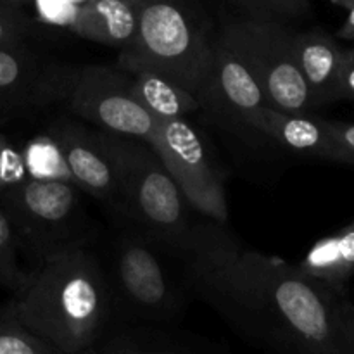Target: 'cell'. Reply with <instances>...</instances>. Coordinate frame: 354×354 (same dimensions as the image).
Segmentation results:
<instances>
[{"label": "cell", "mask_w": 354, "mask_h": 354, "mask_svg": "<svg viewBox=\"0 0 354 354\" xmlns=\"http://www.w3.org/2000/svg\"><path fill=\"white\" fill-rule=\"evenodd\" d=\"M211 45L206 26L182 0H142L137 33L121 48L116 66L128 73H156L196 97Z\"/></svg>", "instance_id": "cell-4"}, {"label": "cell", "mask_w": 354, "mask_h": 354, "mask_svg": "<svg viewBox=\"0 0 354 354\" xmlns=\"http://www.w3.org/2000/svg\"><path fill=\"white\" fill-rule=\"evenodd\" d=\"M158 245L140 230L120 235L113 245L107 277L113 310L120 304L135 324H168L185 308L182 289L166 270Z\"/></svg>", "instance_id": "cell-7"}, {"label": "cell", "mask_w": 354, "mask_h": 354, "mask_svg": "<svg viewBox=\"0 0 354 354\" xmlns=\"http://www.w3.org/2000/svg\"><path fill=\"white\" fill-rule=\"evenodd\" d=\"M82 66H73L23 44L0 47V109H45L64 104Z\"/></svg>", "instance_id": "cell-10"}, {"label": "cell", "mask_w": 354, "mask_h": 354, "mask_svg": "<svg viewBox=\"0 0 354 354\" xmlns=\"http://www.w3.org/2000/svg\"><path fill=\"white\" fill-rule=\"evenodd\" d=\"M292 35L287 23L242 16L228 19L216 37L244 62L261 88L266 106L310 114L317 107L297 64Z\"/></svg>", "instance_id": "cell-5"}, {"label": "cell", "mask_w": 354, "mask_h": 354, "mask_svg": "<svg viewBox=\"0 0 354 354\" xmlns=\"http://www.w3.org/2000/svg\"><path fill=\"white\" fill-rule=\"evenodd\" d=\"M30 178L24 152L14 147L6 135L0 133V190Z\"/></svg>", "instance_id": "cell-22"}, {"label": "cell", "mask_w": 354, "mask_h": 354, "mask_svg": "<svg viewBox=\"0 0 354 354\" xmlns=\"http://www.w3.org/2000/svg\"><path fill=\"white\" fill-rule=\"evenodd\" d=\"M245 127L251 135L273 140L297 156L346 162L344 152L332 137L330 121L313 116L311 113H286L275 107L263 106L249 114Z\"/></svg>", "instance_id": "cell-13"}, {"label": "cell", "mask_w": 354, "mask_h": 354, "mask_svg": "<svg viewBox=\"0 0 354 354\" xmlns=\"http://www.w3.org/2000/svg\"><path fill=\"white\" fill-rule=\"evenodd\" d=\"M244 16L287 23L310 14V0H232Z\"/></svg>", "instance_id": "cell-21"}, {"label": "cell", "mask_w": 354, "mask_h": 354, "mask_svg": "<svg viewBox=\"0 0 354 354\" xmlns=\"http://www.w3.org/2000/svg\"><path fill=\"white\" fill-rule=\"evenodd\" d=\"M196 97L201 109L241 137L251 135L245 127L249 114L266 106L265 95L249 69L218 37L213 38L209 64Z\"/></svg>", "instance_id": "cell-11"}, {"label": "cell", "mask_w": 354, "mask_h": 354, "mask_svg": "<svg viewBox=\"0 0 354 354\" xmlns=\"http://www.w3.org/2000/svg\"><path fill=\"white\" fill-rule=\"evenodd\" d=\"M9 306L24 327L66 354L95 348L114 311L107 275L82 244L38 263Z\"/></svg>", "instance_id": "cell-2"}, {"label": "cell", "mask_w": 354, "mask_h": 354, "mask_svg": "<svg viewBox=\"0 0 354 354\" xmlns=\"http://www.w3.org/2000/svg\"><path fill=\"white\" fill-rule=\"evenodd\" d=\"M113 166L118 207L159 245L180 252L192 230L187 201L154 149L144 140L97 130Z\"/></svg>", "instance_id": "cell-3"}, {"label": "cell", "mask_w": 354, "mask_h": 354, "mask_svg": "<svg viewBox=\"0 0 354 354\" xmlns=\"http://www.w3.org/2000/svg\"><path fill=\"white\" fill-rule=\"evenodd\" d=\"M0 354H66L24 327L9 303L0 308Z\"/></svg>", "instance_id": "cell-19"}, {"label": "cell", "mask_w": 354, "mask_h": 354, "mask_svg": "<svg viewBox=\"0 0 354 354\" xmlns=\"http://www.w3.org/2000/svg\"><path fill=\"white\" fill-rule=\"evenodd\" d=\"M332 2L348 10V17H346L344 24L337 35L346 40H354V0H332Z\"/></svg>", "instance_id": "cell-27"}, {"label": "cell", "mask_w": 354, "mask_h": 354, "mask_svg": "<svg viewBox=\"0 0 354 354\" xmlns=\"http://www.w3.org/2000/svg\"><path fill=\"white\" fill-rule=\"evenodd\" d=\"M0 2L9 3V6H14V7H23V6H26V3L33 2V0H0Z\"/></svg>", "instance_id": "cell-28"}, {"label": "cell", "mask_w": 354, "mask_h": 354, "mask_svg": "<svg viewBox=\"0 0 354 354\" xmlns=\"http://www.w3.org/2000/svg\"><path fill=\"white\" fill-rule=\"evenodd\" d=\"M332 137L337 142L339 149L344 152L346 162L354 165V123L330 121Z\"/></svg>", "instance_id": "cell-24"}, {"label": "cell", "mask_w": 354, "mask_h": 354, "mask_svg": "<svg viewBox=\"0 0 354 354\" xmlns=\"http://www.w3.org/2000/svg\"><path fill=\"white\" fill-rule=\"evenodd\" d=\"M50 138L71 182L95 199L118 206L113 166L100 147L95 131H90L76 121L59 120L52 124Z\"/></svg>", "instance_id": "cell-12"}, {"label": "cell", "mask_w": 354, "mask_h": 354, "mask_svg": "<svg viewBox=\"0 0 354 354\" xmlns=\"http://www.w3.org/2000/svg\"><path fill=\"white\" fill-rule=\"evenodd\" d=\"M140 3L142 0H86L73 10L68 26L86 40L124 48L137 33Z\"/></svg>", "instance_id": "cell-15"}, {"label": "cell", "mask_w": 354, "mask_h": 354, "mask_svg": "<svg viewBox=\"0 0 354 354\" xmlns=\"http://www.w3.org/2000/svg\"><path fill=\"white\" fill-rule=\"evenodd\" d=\"M130 75L135 97L154 118H185L201 109L192 93L156 73L133 71Z\"/></svg>", "instance_id": "cell-18"}, {"label": "cell", "mask_w": 354, "mask_h": 354, "mask_svg": "<svg viewBox=\"0 0 354 354\" xmlns=\"http://www.w3.org/2000/svg\"><path fill=\"white\" fill-rule=\"evenodd\" d=\"M341 97L354 102V48H344L342 55Z\"/></svg>", "instance_id": "cell-25"}, {"label": "cell", "mask_w": 354, "mask_h": 354, "mask_svg": "<svg viewBox=\"0 0 354 354\" xmlns=\"http://www.w3.org/2000/svg\"><path fill=\"white\" fill-rule=\"evenodd\" d=\"M342 327H344L346 354H354V304L348 297L342 306Z\"/></svg>", "instance_id": "cell-26"}, {"label": "cell", "mask_w": 354, "mask_h": 354, "mask_svg": "<svg viewBox=\"0 0 354 354\" xmlns=\"http://www.w3.org/2000/svg\"><path fill=\"white\" fill-rule=\"evenodd\" d=\"M297 268L313 279L341 287L354 277V221L337 234L318 241Z\"/></svg>", "instance_id": "cell-16"}, {"label": "cell", "mask_w": 354, "mask_h": 354, "mask_svg": "<svg viewBox=\"0 0 354 354\" xmlns=\"http://www.w3.org/2000/svg\"><path fill=\"white\" fill-rule=\"evenodd\" d=\"M93 349L99 354H207L144 325L107 328Z\"/></svg>", "instance_id": "cell-17"}, {"label": "cell", "mask_w": 354, "mask_h": 354, "mask_svg": "<svg viewBox=\"0 0 354 354\" xmlns=\"http://www.w3.org/2000/svg\"><path fill=\"white\" fill-rule=\"evenodd\" d=\"M30 31V21L21 7L0 2V47L23 44Z\"/></svg>", "instance_id": "cell-23"}, {"label": "cell", "mask_w": 354, "mask_h": 354, "mask_svg": "<svg viewBox=\"0 0 354 354\" xmlns=\"http://www.w3.org/2000/svg\"><path fill=\"white\" fill-rule=\"evenodd\" d=\"M19 249L12 223L0 207V286L12 292L23 289L31 275V272L21 268Z\"/></svg>", "instance_id": "cell-20"}, {"label": "cell", "mask_w": 354, "mask_h": 354, "mask_svg": "<svg viewBox=\"0 0 354 354\" xmlns=\"http://www.w3.org/2000/svg\"><path fill=\"white\" fill-rule=\"evenodd\" d=\"M151 145L175 180L187 204L203 216L227 223L223 175L211 159L199 131L185 118H156Z\"/></svg>", "instance_id": "cell-8"}, {"label": "cell", "mask_w": 354, "mask_h": 354, "mask_svg": "<svg viewBox=\"0 0 354 354\" xmlns=\"http://www.w3.org/2000/svg\"><path fill=\"white\" fill-rule=\"evenodd\" d=\"M180 254L194 292L244 334L286 354H346L341 287L245 248L213 220L192 225Z\"/></svg>", "instance_id": "cell-1"}, {"label": "cell", "mask_w": 354, "mask_h": 354, "mask_svg": "<svg viewBox=\"0 0 354 354\" xmlns=\"http://www.w3.org/2000/svg\"><path fill=\"white\" fill-rule=\"evenodd\" d=\"M83 354H99V353H97V351H95V349H93V348H92V349H88V351H86V353H83Z\"/></svg>", "instance_id": "cell-29"}, {"label": "cell", "mask_w": 354, "mask_h": 354, "mask_svg": "<svg viewBox=\"0 0 354 354\" xmlns=\"http://www.w3.org/2000/svg\"><path fill=\"white\" fill-rule=\"evenodd\" d=\"M0 207L35 266L52 252L82 244V201L69 180L30 176L0 190Z\"/></svg>", "instance_id": "cell-6"}, {"label": "cell", "mask_w": 354, "mask_h": 354, "mask_svg": "<svg viewBox=\"0 0 354 354\" xmlns=\"http://www.w3.org/2000/svg\"><path fill=\"white\" fill-rule=\"evenodd\" d=\"M64 106L100 130L144 142L158 123L135 97L130 73L118 66H82Z\"/></svg>", "instance_id": "cell-9"}, {"label": "cell", "mask_w": 354, "mask_h": 354, "mask_svg": "<svg viewBox=\"0 0 354 354\" xmlns=\"http://www.w3.org/2000/svg\"><path fill=\"white\" fill-rule=\"evenodd\" d=\"M294 54L310 86L315 107L341 100V68L344 48L320 28L292 35Z\"/></svg>", "instance_id": "cell-14"}]
</instances>
